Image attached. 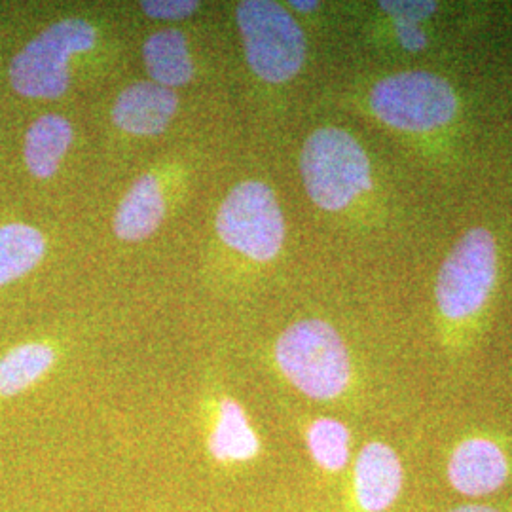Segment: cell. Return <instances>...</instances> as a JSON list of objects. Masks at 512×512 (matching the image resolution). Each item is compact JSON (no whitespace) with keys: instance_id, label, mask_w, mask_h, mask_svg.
Masks as SVG:
<instances>
[{"instance_id":"cell-7","label":"cell","mask_w":512,"mask_h":512,"mask_svg":"<svg viewBox=\"0 0 512 512\" xmlns=\"http://www.w3.org/2000/svg\"><path fill=\"white\" fill-rule=\"evenodd\" d=\"M220 239L258 262L274 258L285 241V219L268 184L245 181L222 202L217 215Z\"/></svg>"},{"instance_id":"cell-19","label":"cell","mask_w":512,"mask_h":512,"mask_svg":"<svg viewBox=\"0 0 512 512\" xmlns=\"http://www.w3.org/2000/svg\"><path fill=\"white\" fill-rule=\"evenodd\" d=\"M198 2L194 0H145L141 8L150 18L184 19L198 10Z\"/></svg>"},{"instance_id":"cell-11","label":"cell","mask_w":512,"mask_h":512,"mask_svg":"<svg viewBox=\"0 0 512 512\" xmlns=\"http://www.w3.org/2000/svg\"><path fill=\"white\" fill-rule=\"evenodd\" d=\"M73 143V126L59 114H42L29 126L23 141V160L37 179L55 175Z\"/></svg>"},{"instance_id":"cell-14","label":"cell","mask_w":512,"mask_h":512,"mask_svg":"<svg viewBox=\"0 0 512 512\" xmlns=\"http://www.w3.org/2000/svg\"><path fill=\"white\" fill-rule=\"evenodd\" d=\"M46 253L42 232L25 222L0 226V287L10 285L35 270Z\"/></svg>"},{"instance_id":"cell-4","label":"cell","mask_w":512,"mask_h":512,"mask_svg":"<svg viewBox=\"0 0 512 512\" xmlns=\"http://www.w3.org/2000/svg\"><path fill=\"white\" fill-rule=\"evenodd\" d=\"M238 25L247 63L256 76L270 84H283L300 73L306 59V37L281 4L245 0L238 6Z\"/></svg>"},{"instance_id":"cell-18","label":"cell","mask_w":512,"mask_h":512,"mask_svg":"<svg viewBox=\"0 0 512 512\" xmlns=\"http://www.w3.org/2000/svg\"><path fill=\"white\" fill-rule=\"evenodd\" d=\"M385 14H389L395 23H412L421 25L437 12L435 2H380Z\"/></svg>"},{"instance_id":"cell-13","label":"cell","mask_w":512,"mask_h":512,"mask_svg":"<svg viewBox=\"0 0 512 512\" xmlns=\"http://www.w3.org/2000/svg\"><path fill=\"white\" fill-rule=\"evenodd\" d=\"M143 59L154 82L169 90L188 84L194 76L186 38L177 29H164L148 38L143 46Z\"/></svg>"},{"instance_id":"cell-6","label":"cell","mask_w":512,"mask_h":512,"mask_svg":"<svg viewBox=\"0 0 512 512\" xmlns=\"http://www.w3.org/2000/svg\"><path fill=\"white\" fill-rule=\"evenodd\" d=\"M497 279V245L490 230L478 226L459 238L437 275V306L454 323L484 308Z\"/></svg>"},{"instance_id":"cell-3","label":"cell","mask_w":512,"mask_h":512,"mask_svg":"<svg viewBox=\"0 0 512 512\" xmlns=\"http://www.w3.org/2000/svg\"><path fill=\"white\" fill-rule=\"evenodd\" d=\"M95 40V29L84 19L52 23L12 59L8 78L14 92L27 99L61 97L71 84V57L92 50Z\"/></svg>"},{"instance_id":"cell-5","label":"cell","mask_w":512,"mask_h":512,"mask_svg":"<svg viewBox=\"0 0 512 512\" xmlns=\"http://www.w3.org/2000/svg\"><path fill=\"white\" fill-rule=\"evenodd\" d=\"M370 107L385 126L410 133L448 126L458 114V95L439 74L404 71L380 80Z\"/></svg>"},{"instance_id":"cell-21","label":"cell","mask_w":512,"mask_h":512,"mask_svg":"<svg viewBox=\"0 0 512 512\" xmlns=\"http://www.w3.org/2000/svg\"><path fill=\"white\" fill-rule=\"evenodd\" d=\"M448 512H503L501 509H497V507H492V505H478V503H471V505H461V507H456V509H450Z\"/></svg>"},{"instance_id":"cell-2","label":"cell","mask_w":512,"mask_h":512,"mask_svg":"<svg viewBox=\"0 0 512 512\" xmlns=\"http://www.w3.org/2000/svg\"><path fill=\"white\" fill-rule=\"evenodd\" d=\"M300 171L311 202L327 211L346 209L372 188L365 148L346 129L313 131L300 154Z\"/></svg>"},{"instance_id":"cell-16","label":"cell","mask_w":512,"mask_h":512,"mask_svg":"<svg viewBox=\"0 0 512 512\" xmlns=\"http://www.w3.org/2000/svg\"><path fill=\"white\" fill-rule=\"evenodd\" d=\"M54 349L29 342L0 357V395L14 397L40 380L54 365Z\"/></svg>"},{"instance_id":"cell-8","label":"cell","mask_w":512,"mask_h":512,"mask_svg":"<svg viewBox=\"0 0 512 512\" xmlns=\"http://www.w3.org/2000/svg\"><path fill=\"white\" fill-rule=\"evenodd\" d=\"M450 486L467 497H486L499 492L512 475V461L497 440L475 435L461 440L448 459Z\"/></svg>"},{"instance_id":"cell-22","label":"cell","mask_w":512,"mask_h":512,"mask_svg":"<svg viewBox=\"0 0 512 512\" xmlns=\"http://www.w3.org/2000/svg\"><path fill=\"white\" fill-rule=\"evenodd\" d=\"M296 10H302V12H311V10H315L319 4L317 2H302V0H293L291 2Z\"/></svg>"},{"instance_id":"cell-17","label":"cell","mask_w":512,"mask_h":512,"mask_svg":"<svg viewBox=\"0 0 512 512\" xmlns=\"http://www.w3.org/2000/svg\"><path fill=\"white\" fill-rule=\"evenodd\" d=\"M308 450L321 469L329 473L344 471L351 456L348 427L334 418L313 421L308 429Z\"/></svg>"},{"instance_id":"cell-10","label":"cell","mask_w":512,"mask_h":512,"mask_svg":"<svg viewBox=\"0 0 512 512\" xmlns=\"http://www.w3.org/2000/svg\"><path fill=\"white\" fill-rule=\"evenodd\" d=\"M179 99L173 90L156 82H137L120 93L112 109L118 128L135 135L162 133L171 122Z\"/></svg>"},{"instance_id":"cell-15","label":"cell","mask_w":512,"mask_h":512,"mask_svg":"<svg viewBox=\"0 0 512 512\" xmlns=\"http://www.w3.org/2000/svg\"><path fill=\"white\" fill-rule=\"evenodd\" d=\"M258 448L260 442L243 408L234 401H224L215 431L209 439L211 456L219 461H247L255 458Z\"/></svg>"},{"instance_id":"cell-1","label":"cell","mask_w":512,"mask_h":512,"mask_svg":"<svg viewBox=\"0 0 512 512\" xmlns=\"http://www.w3.org/2000/svg\"><path fill=\"white\" fill-rule=\"evenodd\" d=\"M275 359L285 378L310 399L330 401L348 389V348L321 319H304L285 330L277 340Z\"/></svg>"},{"instance_id":"cell-12","label":"cell","mask_w":512,"mask_h":512,"mask_svg":"<svg viewBox=\"0 0 512 512\" xmlns=\"http://www.w3.org/2000/svg\"><path fill=\"white\" fill-rule=\"evenodd\" d=\"M164 196L154 175H143L129 188L114 217V232L120 239L139 241L152 236L164 219Z\"/></svg>"},{"instance_id":"cell-9","label":"cell","mask_w":512,"mask_h":512,"mask_svg":"<svg viewBox=\"0 0 512 512\" xmlns=\"http://www.w3.org/2000/svg\"><path fill=\"white\" fill-rule=\"evenodd\" d=\"M353 488L363 512L389 511L404 488V465L385 442H368L353 467Z\"/></svg>"},{"instance_id":"cell-20","label":"cell","mask_w":512,"mask_h":512,"mask_svg":"<svg viewBox=\"0 0 512 512\" xmlns=\"http://www.w3.org/2000/svg\"><path fill=\"white\" fill-rule=\"evenodd\" d=\"M395 35L399 38L404 50L408 52H421L427 46V35L421 29V25L395 23Z\"/></svg>"}]
</instances>
